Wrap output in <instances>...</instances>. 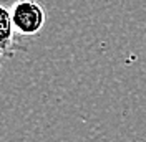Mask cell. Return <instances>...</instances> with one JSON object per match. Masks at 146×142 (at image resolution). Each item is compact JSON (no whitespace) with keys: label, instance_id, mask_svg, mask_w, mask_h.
Here are the masks:
<instances>
[{"label":"cell","instance_id":"obj_3","mask_svg":"<svg viewBox=\"0 0 146 142\" xmlns=\"http://www.w3.org/2000/svg\"><path fill=\"white\" fill-rule=\"evenodd\" d=\"M2 56H3V55H2V51H0V58H2ZM0 70H2V63H0Z\"/></svg>","mask_w":146,"mask_h":142},{"label":"cell","instance_id":"obj_1","mask_svg":"<svg viewBox=\"0 0 146 142\" xmlns=\"http://www.w3.org/2000/svg\"><path fill=\"white\" fill-rule=\"evenodd\" d=\"M12 22L18 35H36L45 25V9L36 0H17L12 7Z\"/></svg>","mask_w":146,"mask_h":142},{"label":"cell","instance_id":"obj_2","mask_svg":"<svg viewBox=\"0 0 146 142\" xmlns=\"http://www.w3.org/2000/svg\"><path fill=\"white\" fill-rule=\"evenodd\" d=\"M15 35H18L13 28L10 9L0 5V51L7 58H13L17 50H22V45L17 41Z\"/></svg>","mask_w":146,"mask_h":142}]
</instances>
